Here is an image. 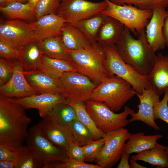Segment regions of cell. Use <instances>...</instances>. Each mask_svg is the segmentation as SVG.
Masks as SVG:
<instances>
[{"label": "cell", "mask_w": 168, "mask_h": 168, "mask_svg": "<svg viewBox=\"0 0 168 168\" xmlns=\"http://www.w3.org/2000/svg\"><path fill=\"white\" fill-rule=\"evenodd\" d=\"M130 166L131 168H147L146 167L142 166L138 163L136 161L131 159L130 160Z\"/></svg>", "instance_id": "46"}, {"label": "cell", "mask_w": 168, "mask_h": 168, "mask_svg": "<svg viewBox=\"0 0 168 168\" xmlns=\"http://www.w3.org/2000/svg\"><path fill=\"white\" fill-rule=\"evenodd\" d=\"M20 50L18 60L24 71H29L38 69L39 63L43 54L38 42L36 41L31 42Z\"/></svg>", "instance_id": "27"}, {"label": "cell", "mask_w": 168, "mask_h": 168, "mask_svg": "<svg viewBox=\"0 0 168 168\" xmlns=\"http://www.w3.org/2000/svg\"><path fill=\"white\" fill-rule=\"evenodd\" d=\"M69 62L76 69L97 85L110 77L105 66L104 48L97 42L80 50L67 49Z\"/></svg>", "instance_id": "3"}, {"label": "cell", "mask_w": 168, "mask_h": 168, "mask_svg": "<svg viewBox=\"0 0 168 168\" xmlns=\"http://www.w3.org/2000/svg\"><path fill=\"white\" fill-rule=\"evenodd\" d=\"M9 98L21 105L25 109L34 108L37 110L39 115L42 118L46 116L57 104L67 102L66 99L62 95L50 93Z\"/></svg>", "instance_id": "15"}, {"label": "cell", "mask_w": 168, "mask_h": 168, "mask_svg": "<svg viewBox=\"0 0 168 168\" xmlns=\"http://www.w3.org/2000/svg\"><path fill=\"white\" fill-rule=\"evenodd\" d=\"M140 100L137 112L130 114L129 123L136 121H141L156 130L160 129L155 122L154 117V108L160 101V96L152 86L144 90L141 94H136Z\"/></svg>", "instance_id": "16"}, {"label": "cell", "mask_w": 168, "mask_h": 168, "mask_svg": "<svg viewBox=\"0 0 168 168\" xmlns=\"http://www.w3.org/2000/svg\"><path fill=\"white\" fill-rule=\"evenodd\" d=\"M163 137L160 134L145 135L143 132L130 134L125 143L124 152L130 155L133 153H138L154 147L157 140Z\"/></svg>", "instance_id": "23"}, {"label": "cell", "mask_w": 168, "mask_h": 168, "mask_svg": "<svg viewBox=\"0 0 168 168\" xmlns=\"http://www.w3.org/2000/svg\"><path fill=\"white\" fill-rule=\"evenodd\" d=\"M15 60L0 57V86L5 84L11 78L14 70Z\"/></svg>", "instance_id": "38"}, {"label": "cell", "mask_w": 168, "mask_h": 168, "mask_svg": "<svg viewBox=\"0 0 168 168\" xmlns=\"http://www.w3.org/2000/svg\"><path fill=\"white\" fill-rule=\"evenodd\" d=\"M167 14V11L165 8L159 7L154 9L152 16L146 27L147 40L155 52L164 49L166 46L163 27Z\"/></svg>", "instance_id": "17"}, {"label": "cell", "mask_w": 168, "mask_h": 168, "mask_svg": "<svg viewBox=\"0 0 168 168\" xmlns=\"http://www.w3.org/2000/svg\"><path fill=\"white\" fill-rule=\"evenodd\" d=\"M105 143L104 138L93 140L83 147L84 161H92L100 153Z\"/></svg>", "instance_id": "36"}, {"label": "cell", "mask_w": 168, "mask_h": 168, "mask_svg": "<svg viewBox=\"0 0 168 168\" xmlns=\"http://www.w3.org/2000/svg\"><path fill=\"white\" fill-rule=\"evenodd\" d=\"M104 0L107 6L101 13L122 23L135 36L144 29L152 15V10L141 9L129 4L119 5L109 0Z\"/></svg>", "instance_id": "6"}, {"label": "cell", "mask_w": 168, "mask_h": 168, "mask_svg": "<svg viewBox=\"0 0 168 168\" xmlns=\"http://www.w3.org/2000/svg\"><path fill=\"white\" fill-rule=\"evenodd\" d=\"M67 156L69 158L84 161L83 147L76 143H70L66 150Z\"/></svg>", "instance_id": "41"}, {"label": "cell", "mask_w": 168, "mask_h": 168, "mask_svg": "<svg viewBox=\"0 0 168 168\" xmlns=\"http://www.w3.org/2000/svg\"><path fill=\"white\" fill-rule=\"evenodd\" d=\"M124 27L117 19L105 16L97 33L96 42L103 47L114 45L120 39Z\"/></svg>", "instance_id": "21"}, {"label": "cell", "mask_w": 168, "mask_h": 168, "mask_svg": "<svg viewBox=\"0 0 168 168\" xmlns=\"http://www.w3.org/2000/svg\"><path fill=\"white\" fill-rule=\"evenodd\" d=\"M49 168H101L97 164H90L67 157L62 161L51 163Z\"/></svg>", "instance_id": "37"}, {"label": "cell", "mask_w": 168, "mask_h": 168, "mask_svg": "<svg viewBox=\"0 0 168 168\" xmlns=\"http://www.w3.org/2000/svg\"><path fill=\"white\" fill-rule=\"evenodd\" d=\"M59 79L63 89L62 96L68 103L90 100L97 86L86 76L77 71L65 72Z\"/></svg>", "instance_id": "9"}, {"label": "cell", "mask_w": 168, "mask_h": 168, "mask_svg": "<svg viewBox=\"0 0 168 168\" xmlns=\"http://www.w3.org/2000/svg\"><path fill=\"white\" fill-rule=\"evenodd\" d=\"M103 48L105 55V66L110 77L115 75L125 80L138 94L152 86L148 76L140 74L126 63L119 54L114 45Z\"/></svg>", "instance_id": "5"}, {"label": "cell", "mask_w": 168, "mask_h": 168, "mask_svg": "<svg viewBox=\"0 0 168 168\" xmlns=\"http://www.w3.org/2000/svg\"><path fill=\"white\" fill-rule=\"evenodd\" d=\"M0 40L19 50L28 44L36 41L31 21L1 19Z\"/></svg>", "instance_id": "11"}, {"label": "cell", "mask_w": 168, "mask_h": 168, "mask_svg": "<svg viewBox=\"0 0 168 168\" xmlns=\"http://www.w3.org/2000/svg\"><path fill=\"white\" fill-rule=\"evenodd\" d=\"M61 36L65 47L69 50L84 49L92 44L74 24L68 22L62 26Z\"/></svg>", "instance_id": "22"}, {"label": "cell", "mask_w": 168, "mask_h": 168, "mask_svg": "<svg viewBox=\"0 0 168 168\" xmlns=\"http://www.w3.org/2000/svg\"><path fill=\"white\" fill-rule=\"evenodd\" d=\"M63 0H61V1H63Z\"/></svg>", "instance_id": "51"}, {"label": "cell", "mask_w": 168, "mask_h": 168, "mask_svg": "<svg viewBox=\"0 0 168 168\" xmlns=\"http://www.w3.org/2000/svg\"><path fill=\"white\" fill-rule=\"evenodd\" d=\"M40 132L59 148L66 151L72 142L77 144L69 125H64L48 116L36 124Z\"/></svg>", "instance_id": "13"}, {"label": "cell", "mask_w": 168, "mask_h": 168, "mask_svg": "<svg viewBox=\"0 0 168 168\" xmlns=\"http://www.w3.org/2000/svg\"><path fill=\"white\" fill-rule=\"evenodd\" d=\"M112 2L119 5L124 4H133L138 8L143 10H150L162 7L165 8L168 7V0H109Z\"/></svg>", "instance_id": "34"}, {"label": "cell", "mask_w": 168, "mask_h": 168, "mask_svg": "<svg viewBox=\"0 0 168 168\" xmlns=\"http://www.w3.org/2000/svg\"><path fill=\"white\" fill-rule=\"evenodd\" d=\"M0 168H16V162L9 161H0Z\"/></svg>", "instance_id": "45"}, {"label": "cell", "mask_w": 168, "mask_h": 168, "mask_svg": "<svg viewBox=\"0 0 168 168\" xmlns=\"http://www.w3.org/2000/svg\"><path fill=\"white\" fill-rule=\"evenodd\" d=\"M27 0H5L2 5L0 7L5 6L8 4L13 2H18L25 3L26 2H27Z\"/></svg>", "instance_id": "48"}, {"label": "cell", "mask_w": 168, "mask_h": 168, "mask_svg": "<svg viewBox=\"0 0 168 168\" xmlns=\"http://www.w3.org/2000/svg\"><path fill=\"white\" fill-rule=\"evenodd\" d=\"M61 1V0H40L35 9L36 19L46 15L56 14Z\"/></svg>", "instance_id": "35"}, {"label": "cell", "mask_w": 168, "mask_h": 168, "mask_svg": "<svg viewBox=\"0 0 168 168\" xmlns=\"http://www.w3.org/2000/svg\"><path fill=\"white\" fill-rule=\"evenodd\" d=\"M77 144L83 146L96 140L91 132L77 118L69 125Z\"/></svg>", "instance_id": "32"}, {"label": "cell", "mask_w": 168, "mask_h": 168, "mask_svg": "<svg viewBox=\"0 0 168 168\" xmlns=\"http://www.w3.org/2000/svg\"><path fill=\"white\" fill-rule=\"evenodd\" d=\"M125 26L122 35L115 44V48L124 61L140 74L148 76L154 64L156 55L148 43L145 30L135 39Z\"/></svg>", "instance_id": "2"}, {"label": "cell", "mask_w": 168, "mask_h": 168, "mask_svg": "<svg viewBox=\"0 0 168 168\" xmlns=\"http://www.w3.org/2000/svg\"><path fill=\"white\" fill-rule=\"evenodd\" d=\"M26 142L41 168H49L51 163L62 161L68 157L66 151L55 146L43 135L36 124L29 128Z\"/></svg>", "instance_id": "8"}, {"label": "cell", "mask_w": 168, "mask_h": 168, "mask_svg": "<svg viewBox=\"0 0 168 168\" xmlns=\"http://www.w3.org/2000/svg\"><path fill=\"white\" fill-rule=\"evenodd\" d=\"M0 11L10 20L31 22L36 19L35 9L32 8L28 2H13L5 6L0 7Z\"/></svg>", "instance_id": "26"}, {"label": "cell", "mask_w": 168, "mask_h": 168, "mask_svg": "<svg viewBox=\"0 0 168 168\" xmlns=\"http://www.w3.org/2000/svg\"><path fill=\"white\" fill-rule=\"evenodd\" d=\"M38 42L43 54L69 62L67 49L63 42L61 35L48 38Z\"/></svg>", "instance_id": "28"}, {"label": "cell", "mask_w": 168, "mask_h": 168, "mask_svg": "<svg viewBox=\"0 0 168 168\" xmlns=\"http://www.w3.org/2000/svg\"><path fill=\"white\" fill-rule=\"evenodd\" d=\"M26 78L30 86L40 94L62 95L63 89L59 78L50 77L38 70L24 71Z\"/></svg>", "instance_id": "18"}, {"label": "cell", "mask_w": 168, "mask_h": 168, "mask_svg": "<svg viewBox=\"0 0 168 168\" xmlns=\"http://www.w3.org/2000/svg\"><path fill=\"white\" fill-rule=\"evenodd\" d=\"M163 33L166 45L168 47V11L164 22Z\"/></svg>", "instance_id": "44"}, {"label": "cell", "mask_w": 168, "mask_h": 168, "mask_svg": "<svg viewBox=\"0 0 168 168\" xmlns=\"http://www.w3.org/2000/svg\"><path fill=\"white\" fill-rule=\"evenodd\" d=\"M68 103L74 109L77 119L90 130L95 140L104 137L105 133L97 128L94 120L87 112L85 102H76Z\"/></svg>", "instance_id": "30"}, {"label": "cell", "mask_w": 168, "mask_h": 168, "mask_svg": "<svg viewBox=\"0 0 168 168\" xmlns=\"http://www.w3.org/2000/svg\"><path fill=\"white\" fill-rule=\"evenodd\" d=\"M18 158L16 168H41L30 148L23 145L17 149Z\"/></svg>", "instance_id": "33"}, {"label": "cell", "mask_w": 168, "mask_h": 168, "mask_svg": "<svg viewBox=\"0 0 168 168\" xmlns=\"http://www.w3.org/2000/svg\"><path fill=\"white\" fill-rule=\"evenodd\" d=\"M105 16L101 13L77 21L74 24L89 41H96L97 33Z\"/></svg>", "instance_id": "29"}, {"label": "cell", "mask_w": 168, "mask_h": 168, "mask_svg": "<svg viewBox=\"0 0 168 168\" xmlns=\"http://www.w3.org/2000/svg\"><path fill=\"white\" fill-rule=\"evenodd\" d=\"M131 158L136 161H142L152 165L157 166L158 167H168L167 146L157 142L154 147L138 153L132 156Z\"/></svg>", "instance_id": "25"}, {"label": "cell", "mask_w": 168, "mask_h": 168, "mask_svg": "<svg viewBox=\"0 0 168 168\" xmlns=\"http://www.w3.org/2000/svg\"><path fill=\"white\" fill-rule=\"evenodd\" d=\"M38 94H40L30 86L26 79L20 62L18 59L15 60L12 76L6 83L0 86V95L14 98Z\"/></svg>", "instance_id": "14"}, {"label": "cell", "mask_w": 168, "mask_h": 168, "mask_svg": "<svg viewBox=\"0 0 168 168\" xmlns=\"http://www.w3.org/2000/svg\"><path fill=\"white\" fill-rule=\"evenodd\" d=\"M38 69L50 77L59 79L65 72L77 71L69 61L44 54L39 63Z\"/></svg>", "instance_id": "24"}, {"label": "cell", "mask_w": 168, "mask_h": 168, "mask_svg": "<svg viewBox=\"0 0 168 168\" xmlns=\"http://www.w3.org/2000/svg\"><path fill=\"white\" fill-rule=\"evenodd\" d=\"M47 116L68 125L77 118L73 108L67 102L62 103L56 105Z\"/></svg>", "instance_id": "31"}, {"label": "cell", "mask_w": 168, "mask_h": 168, "mask_svg": "<svg viewBox=\"0 0 168 168\" xmlns=\"http://www.w3.org/2000/svg\"><path fill=\"white\" fill-rule=\"evenodd\" d=\"M168 88L166 89L164 96L161 100L158 102L154 108L155 120L160 119L168 124Z\"/></svg>", "instance_id": "39"}, {"label": "cell", "mask_w": 168, "mask_h": 168, "mask_svg": "<svg viewBox=\"0 0 168 168\" xmlns=\"http://www.w3.org/2000/svg\"><path fill=\"white\" fill-rule=\"evenodd\" d=\"M40 0H28L27 2L33 9H35Z\"/></svg>", "instance_id": "47"}, {"label": "cell", "mask_w": 168, "mask_h": 168, "mask_svg": "<svg viewBox=\"0 0 168 168\" xmlns=\"http://www.w3.org/2000/svg\"><path fill=\"white\" fill-rule=\"evenodd\" d=\"M107 6L104 0L93 2L87 0H64L62 1L57 13L66 22H76L101 13Z\"/></svg>", "instance_id": "12"}, {"label": "cell", "mask_w": 168, "mask_h": 168, "mask_svg": "<svg viewBox=\"0 0 168 168\" xmlns=\"http://www.w3.org/2000/svg\"><path fill=\"white\" fill-rule=\"evenodd\" d=\"M18 158L17 150H14L4 145L0 144V161H16Z\"/></svg>", "instance_id": "42"}, {"label": "cell", "mask_w": 168, "mask_h": 168, "mask_svg": "<svg viewBox=\"0 0 168 168\" xmlns=\"http://www.w3.org/2000/svg\"><path fill=\"white\" fill-rule=\"evenodd\" d=\"M130 133L124 128L105 133L104 145L94 160L101 168L112 167L120 158Z\"/></svg>", "instance_id": "10"}, {"label": "cell", "mask_w": 168, "mask_h": 168, "mask_svg": "<svg viewBox=\"0 0 168 168\" xmlns=\"http://www.w3.org/2000/svg\"><path fill=\"white\" fill-rule=\"evenodd\" d=\"M130 155L123 152L120 157V160L117 168H130L128 159Z\"/></svg>", "instance_id": "43"}, {"label": "cell", "mask_w": 168, "mask_h": 168, "mask_svg": "<svg viewBox=\"0 0 168 168\" xmlns=\"http://www.w3.org/2000/svg\"><path fill=\"white\" fill-rule=\"evenodd\" d=\"M66 22L62 17L53 13L43 16L35 21H31L36 41L40 42L51 37L60 35L61 28Z\"/></svg>", "instance_id": "19"}, {"label": "cell", "mask_w": 168, "mask_h": 168, "mask_svg": "<svg viewBox=\"0 0 168 168\" xmlns=\"http://www.w3.org/2000/svg\"><path fill=\"white\" fill-rule=\"evenodd\" d=\"M147 76L156 93L160 96L163 94L168 88V54H158L153 68Z\"/></svg>", "instance_id": "20"}, {"label": "cell", "mask_w": 168, "mask_h": 168, "mask_svg": "<svg viewBox=\"0 0 168 168\" xmlns=\"http://www.w3.org/2000/svg\"><path fill=\"white\" fill-rule=\"evenodd\" d=\"M20 54V50L14 48L0 40V57L12 60H18Z\"/></svg>", "instance_id": "40"}, {"label": "cell", "mask_w": 168, "mask_h": 168, "mask_svg": "<svg viewBox=\"0 0 168 168\" xmlns=\"http://www.w3.org/2000/svg\"><path fill=\"white\" fill-rule=\"evenodd\" d=\"M25 110L9 98L0 95V144L15 150L23 145L31 122Z\"/></svg>", "instance_id": "1"}, {"label": "cell", "mask_w": 168, "mask_h": 168, "mask_svg": "<svg viewBox=\"0 0 168 168\" xmlns=\"http://www.w3.org/2000/svg\"><path fill=\"white\" fill-rule=\"evenodd\" d=\"M5 0H0V6H1L3 4Z\"/></svg>", "instance_id": "49"}, {"label": "cell", "mask_w": 168, "mask_h": 168, "mask_svg": "<svg viewBox=\"0 0 168 168\" xmlns=\"http://www.w3.org/2000/svg\"><path fill=\"white\" fill-rule=\"evenodd\" d=\"M85 103L86 110L97 128L104 133L128 125V116L135 112L128 106H124L122 112L115 113L103 103L90 100Z\"/></svg>", "instance_id": "7"}, {"label": "cell", "mask_w": 168, "mask_h": 168, "mask_svg": "<svg viewBox=\"0 0 168 168\" xmlns=\"http://www.w3.org/2000/svg\"><path fill=\"white\" fill-rule=\"evenodd\" d=\"M167 142H168V145H167V153L168 155V135H167Z\"/></svg>", "instance_id": "50"}, {"label": "cell", "mask_w": 168, "mask_h": 168, "mask_svg": "<svg viewBox=\"0 0 168 168\" xmlns=\"http://www.w3.org/2000/svg\"><path fill=\"white\" fill-rule=\"evenodd\" d=\"M136 94L129 82L114 75L97 85L90 100L103 103L115 112L120 110Z\"/></svg>", "instance_id": "4"}]
</instances>
